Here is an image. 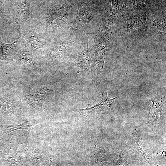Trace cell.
<instances>
[{
    "label": "cell",
    "instance_id": "6da1fadb",
    "mask_svg": "<svg viewBox=\"0 0 166 166\" xmlns=\"http://www.w3.org/2000/svg\"><path fill=\"white\" fill-rule=\"evenodd\" d=\"M71 65L81 68L89 76L93 82L95 81L96 68L90 57L88 47V39L81 46L76 58L71 63Z\"/></svg>",
    "mask_w": 166,
    "mask_h": 166
},
{
    "label": "cell",
    "instance_id": "7a4b0ae2",
    "mask_svg": "<svg viewBox=\"0 0 166 166\" xmlns=\"http://www.w3.org/2000/svg\"><path fill=\"white\" fill-rule=\"evenodd\" d=\"M107 90L102 93L101 99L96 105L91 107H88L85 109H80L79 112L80 116H88L96 114H108L113 113V106L117 96L113 98H110L108 96Z\"/></svg>",
    "mask_w": 166,
    "mask_h": 166
},
{
    "label": "cell",
    "instance_id": "3957f363",
    "mask_svg": "<svg viewBox=\"0 0 166 166\" xmlns=\"http://www.w3.org/2000/svg\"><path fill=\"white\" fill-rule=\"evenodd\" d=\"M95 45L90 52L91 59L96 68H103L105 58V53L109 47V41L104 36L97 34L94 39Z\"/></svg>",
    "mask_w": 166,
    "mask_h": 166
},
{
    "label": "cell",
    "instance_id": "277c9868",
    "mask_svg": "<svg viewBox=\"0 0 166 166\" xmlns=\"http://www.w3.org/2000/svg\"><path fill=\"white\" fill-rule=\"evenodd\" d=\"M165 13L162 14L160 16L157 17L152 22L150 26V30L152 31H165Z\"/></svg>",
    "mask_w": 166,
    "mask_h": 166
},
{
    "label": "cell",
    "instance_id": "5b68a950",
    "mask_svg": "<svg viewBox=\"0 0 166 166\" xmlns=\"http://www.w3.org/2000/svg\"><path fill=\"white\" fill-rule=\"evenodd\" d=\"M72 43L71 42H66L55 44L52 50L51 55V56H55L63 53Z\"/></svg>",
    "mask_w": 166,
    "mask_h": 166
},
{
    "label": "cell",
    "instance_id": "8992f818",
    "mask_svg": "<svg viewBox=\"0 0 166 166\" xmlns=\"http://www.w3.org/2000/svg\"><path fill=\"white\" fill-rule=\"evenodd\" d=\"M31 125V123L30 121H23L21 124L19 125H7L6 128V131L10 132L18 129H28Z\"/></svg>",
    "mask_w": 166,
    "mask_h": 166
},
{
    "label": "cell",
    "instance_id": "52a82bcc",
    "mask_svg": "<svg viewBox=\"0 0 166 166\" xmlns=\"http://www.w3.org/2000/svg\"><path fill=\"white\" fill-rule=\"evenodd\" d=\"M1 47L2 51V58L11 54L14 53L15 49L13 43L6 44L2 43Z\"/></svg>",
    "mask_w": 166,
    "mask_h": 166
},
{
    "label": "cell",
    "instance_id": "ba28073f",
    "mask_svg": "<svg viewBox=\"0 0 166 166\" xmlns=\"http://www.w3.org/2000/svg\"><path fill=\"white\" fill-rule=\"evenodd\" d=\"M20 58L23 63H28L31 61V58L28 53L24 52H20L19 53Z\"/></svg>",
    "mask_w": 166,
    "mask_h": 166
},
{
    "label": "cell",
    "instance_id": "9c48e42d",
    "mask_svg": "<svg viewBox=\"0 0 166 166\" xmlns=\"http://www.w3.org/2000/svg\"><path fill=\"white\" fill-rule=\"evenodd\" d=\"M30 41L32 44L36 47L40 48L41 44L39 40L34 36H32L30 38Z\"/></svg>",
    "mask_w": 166,
    "mask_h": 166
}]
</instances>
